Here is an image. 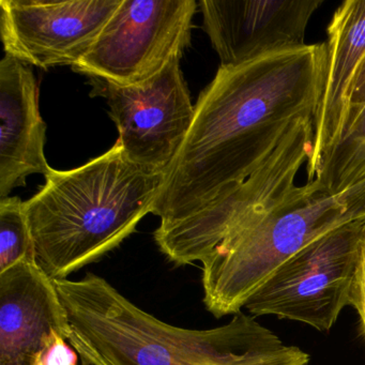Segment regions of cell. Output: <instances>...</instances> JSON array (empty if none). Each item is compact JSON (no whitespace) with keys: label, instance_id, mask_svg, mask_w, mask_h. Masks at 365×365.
Here are the masks:
<instances>
[{"label":"cell","instance_id":"cell-12","mask_svg":"<svg viewBox=\"0 0 365 365\" xmlns=\"http://www.w3.org/2000/svg\"><path fill=\"white\" fill-rule=\"evenodd\" d=\"M46 123L33 70L6 55L0 61V200L26 185L27 177L46 176Z\"/></svg>","mask_w":365,"mask_h":365},{"label":"cell","instance_id":"cell-8","mask_svg":"<svg viewBox=\"0 0 365 365\" xmlns=\"http://www.w3.org/2000/svg\"><path fill=\"white\" fill-rule=\"evenodd\" d=\"M91 95L106 98L125 157L148 172L165 175L193 123L195 106L175 57L147 82L118 86L91 78Z\"/></svg>","mask_w":365,"mask_h":365},{"label":"cell","instance_id":"cell-17","mask_svg":"<svg viewBox=\"0 0 365 365\" xmlns=\"http://www.w3.org/2000/svg\"><path fill=\"white\" fill-rule=\"evenodd\" d=\"M350 305L358 312L360 316L363 332L365 333V241L361 254L360 264L356 271V279L352 285Z\"/></svg>","mask_w":365,"mask_h":365},{"label":"cell","instance_id":"cell-5","mask_svg":"<svg viewBox=\"0 0 365 365\" xmlns=\"http://www.w3.org/2000/svg\"><path fill=\"white\" fill-rule=\"evenodd\" d=\"M365 241V219L344 224L294 254L254 292L250 315H273L328 332L344 307Z\"/></svg>","mask_w":365,"mask_h":365},{"label":"cell","instance_id":"cell-6","mask_svg":"<svg viewBox=\"0 0 365 365\" xmlns=\"http://www.w3.org/2000/svg\"><path fill=\"white\" fill-rule=\"evenodd\" d=\"M314 138L315 118L303 119L271 159L227 198L185 221L159 225L155 240L161 253L175 266L207 259L228 235L297 189L296 176L311 160Z\"/></svg>","mask_w":365,"mask_h":365},{"label":"cell","instance_id":"cell-18","mask_svg":"<svg viewBox=\"0 0 365 365\" xmlns=\"http://www.w3.org/2000/svg\"><path fill=\"white\" fill-rule=\"evenodd\" d=\"M365 106V56L359 67L352 84L351 93H350L349 106H348L347 116L350 113L359 110ZM346 116V118H347ZM346 121V120H345Z\"/></svg>","mask_w":365,"mask_h":365},{"label":"cell","instance_id":"cell-14","mask_svg":"<svg viewBox=\"0 0 365 365\" xmlns=\"http://www.w3.org/2000/svg\"><path fill=\"white\" fill-rule=\"evenodd\" d=\"M365 178V106L350 113L339 140L327 151L312 183L335 194Z\"/></svg>","mask_w":365,"mask_h":365},{"label":"cell","instance_id":"cell-13","mask_svg":"<svg viewBox=\"0 0 365 365\" xmlns=\"http://www.w3.org/2000/svg\"><path fill=\"white\" fill-rule=\"evenodd\" d=\"M327 37L326 80L315 116L307 182L313 180L322 158L343 132L352 84L365 56V0L344 1L327 27Z\"/></svg>","mask_w":365,"mask_h":365},{"label":"cell","instance_id":"cell-2","mask_svg":"<svg viewBox=\"0 0 365 365\" xmlns=\"http://www.w3.org/2000/svg\"><path fill=\"white\" fill-rule=\"evenodd\" d=\"M54 282L72 327L69 343L98 365H271L290 347L242 311L217 328H179L93 273Z\"/></svg>","mask_w":365,"mask_h":365},{"label":"cell","instance_id":"cell-9","mask_svg":"<svg viewBox=\"0 0 365 365\" xmlns=\"http://www.w3.org/2000/svg\"><path fill=\"white\" fill-rule=\"evenodd\" d=\"M123 0H0L6 55L43 70L78 63Z\"/></svg>","mask_w":365,"mask_h":365},{"label":"cell","instance_id":"cell-11","mask_svg":"<svg viewBox=\"0 0 365 365\" xmlns=\"http://www.w3.org/2000/svg\"><path fill=\"white\" fill-rule=\"evenodd\" d=\"M56 333L72 336L54 279L37 262L0 273V365H35Z\"/></svg>","mask_w":365,"mask_h":365},{"label":"cell","instance_id":"cell-4","mask_svg":"<svg viewBox=\"0 0 365 365\" xmlns=\"http://www.w3.org/2000/svg\"><path fill=\"white\" fill-rule=\"evenodd\" d=\"M365 219V178L339 193L307 183L228 235L202 262L204 303L217 318L245 309L277 268L327 232Z\"/></svg>","mask_w":365,"mask_h":365},{"label":"cell","instance_id":"cell-19","mask_svg":"<svg viewBox=\"0 0 365 365\" xmlns=\"http://www.w3.org/2000/svg\"><path fill=\"white\" fill-rule=\"evenodd\" d=\"M309 362V354L296 346H290L288 351L271 365H307Z\"/></svg>","mask_w":365,"mask_h":365},{"label":"cell","instance_id":"cell-10","mask_svg":"<svg viewBox=\"0 0 365 365\" xmlns=\"http://www.w3.org/2000/svg\"><path fill=\"white\" fill-rule=\"evenodd\" d=\"M324 0H202L204 29L221 66L237 67L307 46L309 19Z\"/></svg>","mask_w":365,"mask_h":365},{"label":"cell","instance_id":"cell-15","mask_svg":"<svg viewBox=\"0 0 365 365\" xmlns=\"http://www.w3.org/2000/svg\"><path fill=\"white\" fill-rule=\"evenodd\" d=\"M18 196L0 200V273L24 262H37L35 243Z\"/></svg>","mask_w":365,"mask_h":365},{"label":"cell","instance_id":"cell-7","mask_svg":"<svg viewBox=\"0 0 365 365\" xmlns=\"http://www.w3.org/2000/svg\"><path fill=\"white\" fill-rule=\"evenodd\" d=\"M195 0H123L74 72L118 86L157 76L191 41Z\"/></svg>","mask_w":365,"mask_h":365},{"label":"cell","instance_id":"cell-3","mask_svg":"<svg viewBox=\"0 0 365 365\" xmlns=\"http://www.w3.org/2000/svg\"><path fill=\"white\" fill-rule=\"evenodd\" d=\"M164 175L130 161L120 143L70 170L51 168L24 202L37 262L53 279L98 262L153 213Z\"/></svg>","mask_w":365,"mask_h":365},{"label":"cell","instance_id":"cell-20","mask_svg":"<svg viewBox=\"0 0 365 365\" xmlns=\"http://www.w3.org/2000/svg\"><path fill=\"white\" fill-rule=\"evenodd\" d=\"M81 356V365H98L97 363L93 362L91 358L85 356V354H80Z\"/></svg>","mask_w":365,"mask_h":365},{"label":"cell","instance_id":"cell-16","mask_svg":"<svg viewBox=\"0 0 365 365\" xmlns=\"http://www.w3.org/2000/svg\"><path fill=\"white\" fill-rule=\"evenodd\" d=\"M35 365H81V356L65 335L56 333L42 350Z\"/></svg>","mask_w":365,"mask_h":365},{"label":"cell","instance_id":"cell-1","mask_svg":"<svg viewBox=\"0 0 365 365\" xmlns=\"http://www.w3.org/2000/svg\"><path fill=\"white\" fill-rule=\"evenodd\" d=\"M326 71V42L220 66L164 175L153 212L160 225L215 206L257 173L297 123L315 118Z\"/></svg>","mask_w":365,"mask_h":365}]
</instances>
